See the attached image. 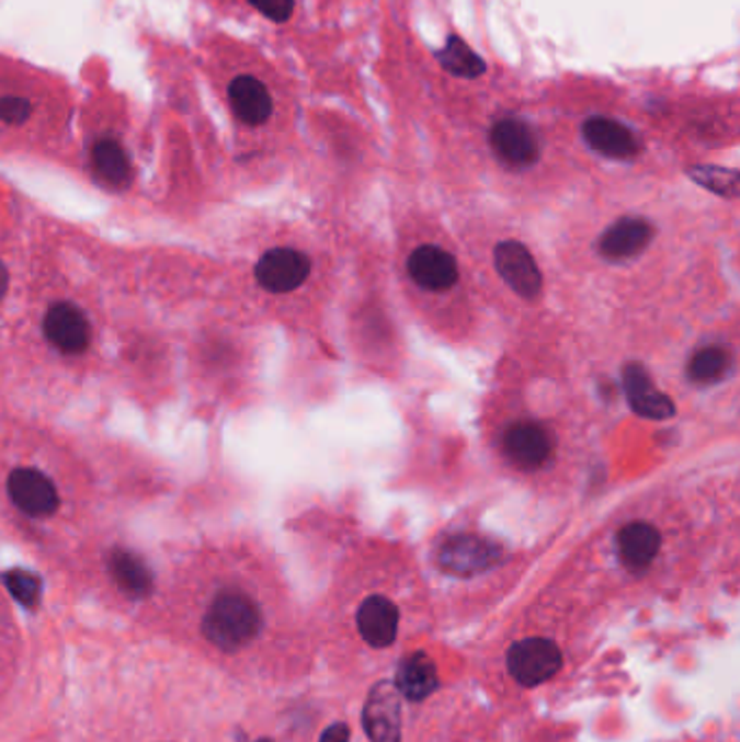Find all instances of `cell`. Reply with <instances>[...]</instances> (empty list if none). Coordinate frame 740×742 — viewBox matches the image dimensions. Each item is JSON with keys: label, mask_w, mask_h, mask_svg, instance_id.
Listing matches in <instances>:
<instances>
[{"label": "cell", "mask_w": 740, "mask_h": 742, "mask_svg": "<svg viewBox=\"0 0 740 742\" xmlns=\"http://www.w3.org/2000/svg\"><path fill=\"white\" fill-rule=\"evenodd\" d=\"M261 624L259 606L248 595L226 591L213 600L203 621V632L221 651H237L257 638Z\"/></svg>", "instance_id": "cell-1"}, {"label": "cell", "mask_w": 740, "mask_h": 742, "mask_svg": "<svg viewBox=\"0 0 740 742\" xmlns=\"http://www.w3.org/2000/svg\"><path fill=\"white\" fill-rule=\"evenodd\" d=\"M509 673L526 688L551 680L562 666V653L549 638H524L509 649Z\"/></svg>", "instance_id": "cell-2"}, {"label": "cell", "mask_w": 740, "mask_h": 742, "mask_svg": "<svg viewBox=\"0 0 740 742\" xmlns=\"http://www.w3.org/2000/svg\"><path fill=\"white\" fill-rule=\"evenodd\" d=\"M363 728L369 742H402V695L391 680L372 686L363 708Z\"/></svg>", "instance_id": "cell-3"}, {"label": "cell", "mask_w": 740, "mask_h": 742, "mask_svg": "<svg viewBox=\"0 0 740 742\" xmlns=\"http://www.w3.org/2000/svg\"><path fill=\"white\" fill-rule=\"evenodd\" d=\"M311 272L307 254L294 248H274L265 252L257 265V281L272 294L298 289Z\"/></svg>", "instance_id": "cell-4"}, {"label": "cell", "mask_w": 740, "mask_h": 742, "mask_svg": "<svg viewBox=\"0 0 740 742\" xmlns=\"http://www.w3.org/2000/svg\"><path fill=\"white\" fill-rule=\"evenodd\" d=\"M7 491L13 504L31 517H48L59 509L55 484L37 469H15L7 480Z\"/></svg>", "instance_id": "cell-5"}, {"label": "cell", "mask_w": 740, "mask_h": 742, "mask_svg": "<svg viewBox=\"0 0 740 742\" xmlns=\"http://www.w3.org/2000/svg\"><path fill=\"white\" fill-rule=\"evenodd\" d=\"M439 560L447 573L469 578L491 569L500 560V547L480 536H456L443 545Z\"/></svg>", "instance_id": "cell-6"}, {"label": "cell", "mask_w": 740, "mask_h": 742, "mask_svg": "<svg viewBox=\"0 0 740 742\" xmlns=\"http://www.w3.org/2000/svg\"><path fill=\"white\" fill-rule=\"evenodd\" d=\"M491 148L511 168H530L538 159V139L526 122L506 117L491 128Z\"/></svg>", "instance_id": "cell-7"}, {"label": "cell", "mask_w": 740, "mask_h": 742, "mask_svg": "<svg viewBox=\"0 0 740 742\" xmlns=\"http://www.w3.org/2000/svg\"><path fill=\"white\" fill-rule=\"evenodd\" d=\"M496 267L506 285L522 298H536L540 292V272L526 246L517 241H504L496 248Z\"/></svg>", "instance_id": "cell-8"}, {"label": "cell", "mask_w": 740, "mask_h": 742, "mask_svg": "<svg viewBox=\"0 0 740 742\" xmlns=\"http://www.w3.org/2000/svg\"><path fill=\"white\" fill-rule=\"evenodd\" d=\"M228 105L246 126H261L270 119L274 103L267 85L252 75H239L228 83Z\"/></svg>", "instance_id": "cell-9"}, {"label": "cell", "mask_w": 740, "mask_h": 742, "mask_svg": "<svg viewBox=\"0 0 740 742\" xmlns=\"http://www.w3.org/2000/svg\"><path fill=\"white\" fill-rule=\"evenodd\" d=\"M44 332L48 341L66 352L79 354L90 345V323L86 316L68 302L53 305L44 318Z\"/></svg>", "instance_id": "cell-10"}, {"label": "cell", "mask_w": 740, "mask_h": 742, "mask_svg": "<svg viewBox=\"0 0 740 742\" xmlns=\"http://www.w3.org/2000/svg\"><path fill=\"white\" fill-rule=\"evenodd\" d=\"M398 606L383 595L367 597L356 613L358 635L374 649H385L394 644L398 637Z\"/></svg>", "instance_id": "cell-11"}, {"label": "cell", "mask_w": 740, "mask_h": 742, "mask_svg": "<svg viewBox=\"0 0 740 742\" xmlns=\"http://www.w3.org/2000/svg\"><path fill=\"white\" fill-rule=\"evenodd\" d=\"M504 447H506L509 458L520 469L532 471V469H538L547 463V458L551 456L554 441L543 425L522 422V424L513 425L506 432Z\"/></svg>", "instance_id": "cell-12"}, {"label": "cell", "mask_w": 740, "mask_h": 742, "mask_svg": "<svg viewBox=\"0 0 740 742\" xmlns=\"http://www.w3.org/2000/svg\"><path fill=\"white\" fill-rule=\"evenodd\" d=\"M409 274L428 292H445L458 281V265L449 252L422 246L409 259Z\"/></svg>", "instance_id": "cell-13"}, {"label": "cell", "mask_w": 740, "mask_h": 742, "mask_svg": "<svg viewBox=\"0 0 740 742\" xmlns=\"http://www.w3.org/2000/svg\"><path fill=\"white\" fill-rule=\"evenodd\" d=\"M587 144L611 159H633L640 150L635 133L611 117H591L582 126Z\"/></svg>", "instance_id": "cell-14"}, {"label": "cell", "mask_w": 740, "mask_h": 742, "mask_svg": "<svg viewBox=\"0 0 740 742\" xmlns=\"http://www.w3.org/2000/svg\"><path fill=\"white\" fill-rule=\"evenodd\" d=\"M624 387L636 415L645 420H669L675 415L673 402L660 393L640 365H628L624 372Z\"/></svg>", "instance_id": "cell-15"}, {"label": "cell", "mask_w": 740, "mask_h": 742, "mask_svg": "<svg viewBox=\"0 0 740 742\" xmlns=\"http://www.w3.org/2000/svg\"><path fill=\"white\" fill-rule=\"evenodd\" d=\"M653 237V228L647 219L624 217L615 221L600 239V252L608 259H630L642 252Z\"/></svg>", "instance_id": "cell-16"}, {"label": "cell", "mask_w": 740, "mask_h": 742, "mask_svg": "<svg viewBox=\"0 0 740 742\" xmlns=\"http://www.w3.org/2000/svg\"><path fill=\"white\" fill-rule=\"evenodd\" d=\"M409 701H423L439 688V673L432 658L423 651H413L402 658L394 682Z\"/></svg>", "instance_id": "cell-17"}, {"label": "cell", "mask_w": 740, "mask_h": 742, "mask_svg": "<svg viewBox=\"0 0 740 742\" xmlns=\"http://www.w3.org/2000/svg\"><path fill=\"white\" fill-rule=\"evenodd\" d=\"M617 543H619V556L624 564L630 571L638 573V571H645L653 562L660 549V532L649 524L636 522L619 532Z\"/></svg>", "instance_id": "cell-18"}, {"label": "cell", "mask_w": 740, "mask_h": 742, "mask_svg": "<svg viewBox=\"0 0 740 742\" xmlns=\"http://www.w3.org/2000/svg\"><path fill=\"white\" fill-rule=\"evenodd\" d=\"M109 569L117 586L130 597H146L152 591V573L148 564L126 549H113L109 556Z\"/></svg>", "instance_id": "cell-19"}, {"label": "cell", "mask_w": 740, "mask_h": 742, "mask_svg": "<svg viewBox=\"0 0 740 742\" xmlns=\"http://www.w3.org/2000/svg\"><path fill=\"white\" fill-rule=\"evenodd\" d=\"M35 85H24L18 81H0V124L20 128L29 124L37 111L35 105Z\"/></svg>", "instance_id": "cell-20"}, {"label": "cell", "mask_w": 740, "mask_h": 742, "mask_svg": "<svg viewBox=\"0 0 740 742\" xmlns=\"http://www.w3.org/2000/svg\"><path fill=\"white\" fill-rule=\"evenodd\" d=\"M96 172L113 187H124L130 181V161L124 148L113 139H101L92 150Z\"/></svg>", "instance_id": "cell-21"}, {"label": "cell", "mask_w": 740, "mask_h": 742, "mask_svg": "<svg viewBox=\"0 0 740 742\" xmlns=\"http://www.w3.org/2000/svg\"><path fill=\"white\" fill-rule=\"evenodd\" d=\"M732 354L726 347L710 345L699 350L688 363V376L697 385H715L721 383L732 372Z\"/></svg>", "instance_id": "cell-22"}, {"label": "cell", "mask_w": 740, "mask_h": 742, "mask_svg": "<svg viewBox=\"0 0 740 742\" xmlns=\"http://www.w3.org/2000/svg\"><path fill=\"white\" fill-rule=\"evenodd\" d=\"M439 59L452 75L463 77V79H476L485 70L482 59L458 37H449V42H447L445 50L439 55Z\"/></svg>", "instance_id": "cell-23"}, {"label": "cell", "mask_w": 740, "mask_h": 742, "mask_svg": "<svg viewBox=\"0 0 740 742\" xmlns=\"http://www.w3.org/2000/svg\"><path fill=\"white\" fill-rule=\"evenodd\" d=\"M2 582L7 591L24 606V608H35L39 604L42 595V580L24 569H11L2 575Z\"/></svg>", "instance_id": "cell-24"}, {"label": "cell", "mask_w": 740, "mask_h": 742, "mask_svg": "<svg viewBox=\"0 0 740 742\" xmlns=\"http://www.w3.org/2000/svg\"><path fill=\"white\" fill-rule=\"evenodd\" d=\"M693 179L713 192L726 194V196H737L739 194V176L728 170H715V168H695L691 170Z\"/></svg>", "instance_id": "cell-25"}, {"label": "cell", "mask_w": 740, "mask_h": 742, "mask_svg": "<svg viewBox=\"0 0 740 742\" xmlns=\"http://www.w3.org/2000/svg\"><path fill=\"white\" fill-rule=\"evenodd\" d=\"M248 2L274 22H285L294 13V0H248Z\"/></svg>", "instance_id": "cell-26"}, {"label": "cell", "mask_w": 740, "mask_h": 742, "mask_svg": "<svg viewBox=\"0 0 740 742\" xmlns=\"http://www.w3.org/2000/svg\"><path fill=\"white\" fill-rule=\"evenodd\" d=\"M319 742H350V728L345 723H332L326 728Z\"/></svg>", "instance_id": "cell-27"}, {"label": "cell", "mask_w": 740, "mask_h": 742, "mask_svg": "<svg viewBox=\"0 0 740 742\" xmlns=\"http://www.w3.org/2000/svg\"><path fill=\"white\" fill-rule=\"evenodd\" d=\"M7 285H9V274H7L4 263L0 261V300H2V296L7 294Z\"/></svg>", "instance_id": "cell-28"}, {"label": "cell", "mask_w": 740, "mask_h": 742, "mask_svg": "<svg viewBox=\"0 0 740 742\" xmlns=\"http://www.w3.org/2000/svg\"><path fill=\"white\" fill-rule=\"evenodd\" d=\"M257 742H272V741H270V739H261V741H257Z\"/></svg>", "instance_id": "cell-29"}]
</instances>
